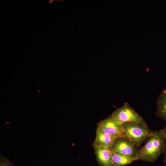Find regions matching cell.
Wrapping results in <instances>:
<instances>
[{
  "instance_id": "cell-10",
  "label": "cell",
  "mask_w": 166,
  "mask_h": 166,
  "mask_svg": "<svg viewBox=\"0 0 166 166\" xmlns=\"http://www.w3.org/2000/svg\"><path fill=\"white\" fill-rule=\"evenodd\" d=\"M0 166H15L7 157L0 154Z\"/></svg>"
},
{
  "instance_id": "cell-7",
  "label": "cell",
  "mask_w": 166,
  "mask_h": 166,
  "mask_svg": "<svg viewBox=\"0 0 166 166\" xmlns=\"http://www.w3.org/2000/svg\"><path fill=\"white\" fill-rule=\"evenodd\" d=\"M93 147L97 161L100 165L101 166H114L109 149L101 147Z\"/></svg>"
},
{
  "instance_id": "cell-3",
  "label": "cell",
  "mask_w": 166,
  "mask_h": 166,
  "mask_svg": "<svg viewBox=\"0 0 166 166\" xmlns=\"http://www.w3.org/2000/svg\"><path fill=\"white\" fill-rule=\"evenodd\" d=\"M111 116L120 125L136 124L148 127L143 118L127 103L116 109Z\"/></svg>"
},
{
  "instance_id": "cell-11",
  "label": "cell",
  "mask_w": 166,
  "mask_h": 166,
  "mask_svg": "<svg viewBox=\"0 0 166 166\" xmlns=\"http://www.w3.org/2000/svg\"><path fill=\"white\" fill-rule=\"evenodd\" d=\"M165 121H166V123L165 127L164 128L161 130L166 140V120H165Z\"/></svg>"
},
{
  "instance_id": "cell-8",
  "label": "cell",
  "mask_w": 166,
  "mask_h": 166,
  "mask_svg": "<svg viewBox=\"0 0 166 166\" xmlns=\"http://www.w3.org/2000/svg\"><path fill=\"white\" fill-rule=\"evenodd\" d=\"M111 153L114 166H124L137 160L136 157L124 155L118 152L111 151Z\"/></svg>"
},
{
  "instance_id": "cell-4",
  "label": "cell",
  "mask_w": 166,
  "mask_h": 166,
  "mask_svg": "<svg viewBox=\"0 0 166 166\" xmlns=\"http://www.w3.org/2000/svg\"><path fill=\"white\" fill-rule=\"evenodd\" d=\"M110 150L124 155L135 157L137 151L133 143L129 139L125 137L117 138Z\"/></svg>"
},
{
  "instance_id": "cell-12",
  "label": "cell",
  "mask_w": 166,
  "mask_h": 166,
  "mask_svg": "<svg viewBox=\"0 0 166 166\" xmlns=\"http://www.w3.org/2000/svg\"><path fill=\"white\" fill-rule=\"evenodd\" d=\"M165 156L164 158V162L165 164L166 165V146H165Z\"/></svg>"
},
{
  "instance_id": "cell-2",
  "label": "cell",
  "mask_w": 166,
  "mask_h": 166,
  "mask_svg": "<svg viewBox=\"0 0 166 166\" xmlns=\"http://www.w3.org/2000/svg\"><path fill=\"white\" fill-rule=\"evenodd\" d=\"M122 127L124 137L130 140L136 146H140L149 138L153 132L148 127L138 124L126 123L122 124Z\"/></svg>"
},
{
  "instance_id": "cell-1",
  "label": "cell",
  "mask_w": 166,
  "mask_h": 166,
  "mask_svg": "<svg viewBox=\"0 0 166 166\" xmlns=\"http://www.w3.org/2000/svg\"><path fill=\"white\" fill-rule=\"evenodd\" d=\"M166 140L161 130L153 131L151 136L144 145L137 150L135 157L137 160L153 162L164 152Z\"/></svg>"
},
{
  "instance_id": "cell-6",
  "label": "cell",
  "mask_w": 166,
  "mask_h": 166,
  "mask_svg": "<svg viewBox=\"0 0 166 166\" xmlns=\"http://www.w3.org/2000/svg\"><path fill=\"white\" fill-rule=\"evenodd\" d=\"M117 138L114 136L102 131L97 128L96 138L93 146L104 147L110 149Z\"/></svg>"
},
{
  "instance_id": "cell-5",
  "label": "cell",
  "mask_w": 166,
  "mask_h": 166,
  "mask_svg": "<svg viewBox=\"0 0 166 166\" xmlns=\"http://www.w3.org/2000/svg\"><path fill=\"white\" fill-rule=\"evenodd\" d=\"M97 128L117 138L124 137L122 125L117 123L111 116L99 122L97 124Z\"/></svg>"
},
{
  "instance_id": "cell-9",
  "label": "cell",
  "mask_w": 166,
  "mask_h": 166,
  "mask_svg": "<svg viewBox=\"0 0 166 166\" xmlns=\"http://www.w3.org/2000/svg\"><path fill=\"white\" fill-rule=\"evenodd\" d=\"M156 113L160 117L166 120V89L163 91L158 98Z\"/></svg>"
}]
</instances>
